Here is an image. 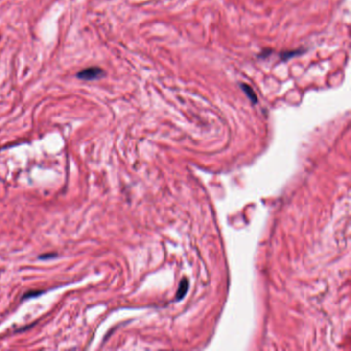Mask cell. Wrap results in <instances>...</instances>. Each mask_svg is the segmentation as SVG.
<instances>
[{
  "label": "cell",
  "instance_id": "4",
  "mask_svg": "<svg viewBox=\"0 0 351 351\" xmlns=\"http://www.w3.org/2000/svg\"><path fill=\"white\" fill-rule=\"evenodd\" d=\"M187 288H188V281L187 279H184L182 281V283H180V287H179L178 292H177V299L178 300H182L185 297V295L187 292Z\"/></svg>",
  "mask_w": 351,
  "mask_h": 351
},
{
  "label": "cell",
  "instance_id": "6",
  "mask_svg": "<svg viewBox=\"0 0 351 351\" xmlns=\"http://www.w3.org/2000/svg\"><path fill=\"white\" fill-rule=\"evenodd\" d=\"M58 255L57 254H45V255H42L39 256L38 258L39 259H48V258H53V257H56Z\"/></svg>",
  "mask_w": 351,
  "mask_h": 351
},
{
  "label": "cell",
  "instance_id": "2",
  "mask_svg": "<svg viewBox=\"0 0 351 351\" xmlns=\"http://www.w3.org/2000/svg\"><path fill=\"white\" fill-rule=\"evenodd\" d=\"M240 87H241V89L243 90L244 93L249 98L250 102H252L253 104H257V97L255 91L253 90V88L250 86H248L247 84H241V85H240Z\"/></svg>",
  "mask_w": 351,
  "mask_h": 351
},
{
  "label": "cell",
  "instance_id": "3",
  "mask_svg": "<svg viewBox=\"0 0 351 351\" xmlns=\"http://www.w3.org/2000/svg\"><path fill=\"white\" fill-rule=\"evenodd\" d=\"M303 53V49H296V51H286V52H282L280 54V59L282 61H287V60L292 59L296 56H299Z\"/></svg>",
  "mask_w": 351,
  "mask_h": 351
},
{
  "label": "cell",
  "instance_id": "5",
  "mask_svg": "<svg viewBox=\"0 0 351 351\" xmlns=\"http://www.w3.org/2000/svg\"><path fill=\"white\" fill-rule=\"evenodd\" d=\"M44 294V290H41V289H32V290H29V292L25 293L22 297V301L24 300H27V299H31V298H36L38 296H41Z\"/></svg>",
  "mask_w": 351,
  "mask_h": 351
},
{
  "label": "cell",
  "instance_id": "1",
  "mask_svg": "<svg viewBox=\"0 0 351 351\" xmlns=\"http://www.w3.org/2000/svg\"><path fill=\"white\" fill-rule=\"evenodd\" d=\"M75 76H76V78L81 79V81L92 82V81H97V79H101V78L105 77L106 72L101 67L92 66V67H88V68L81 70V71H78L75 74Z\"/></svg>",
  "mask_w": 351,
  "mask_h": 351
}]
</instances>
